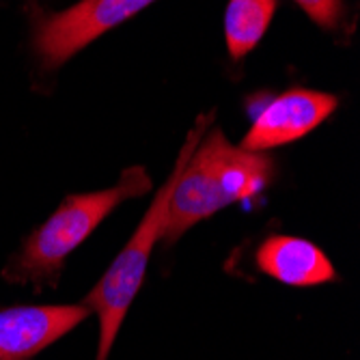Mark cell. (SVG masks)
I'll return each mask as SVG.
<instances>
[{
	"instance_id": "cell-1",
	"label": "cell",
	"mask_w": 360,
	"mask_h": 360,
	"mask_svg": "<svg viewBox=\"0 0 360 360\" xmlns=\"http://www.w3.org/2000/svg\"><path fill=\"white\" fill-rule=\"evenodd\" d=\"M272 177V158L233 147L218 127L212 129L177 177L162 238L173 244L199 220L264 192Z\"/></svg>"
},
{
	"instance_id": "cell-2",
	"label": "cell",
	"mask_w": 360,
	"mask_h": 360,
	"mask_svg": "<svg viewBox=\"0 0 360 360\" xmlns=\"http://www.w3.org/2000/svg\"><path fill=\"white\" fill-rule=\"evenodd\" d=\"M212 123V115H203L188 134L186 145L179 151V158L175 162V169L167 184L158 190V196L153 199L151 207L147 210L143 222L139 224L136 233L125 244V248L117 255L108 272L102 276V281L95 285V289L86 296L84 307L89 311H95L100 317V349H97V360H108L110 347L115 343V337L123 323V317L134 302L136 293L143 285L149 255L153 250V244L165 233V224L169 216V203L175 192L177 177L184 169V165L194 153L196 145L201 143L207 125Z\"/></svg>"
},
{
	"instance_id": "cell-3",
	"label": "cell",
	"mask_w": 360,
	"mask_h": 360,
	"mask_svg": "<svg viewBox=\"0 0 360 360\" xmlns=\"http://www.w3.org/2000/svg\"><path fill=\"white\" fill-rule=\"evenodd\" d=\"M151 179L143 167L121 175L115 188L89 194H74L32 233L18 261V278H44L60 270L65 257L78 248L121 201L149 192Z\"/></svg>"
},
{
	"instance_id": "cell-4",
	"label": "cell",
	"mask_w": 360,
	"mask_h": 360,
	"mask_svg": "<svg viewBox=\"0 0 360 360\" xmlns=\"http://www.w3.org/2000/svg\"><path fill=\"white\" fill-rule=\"evenodd\" d=\"M151 3L153 0H80L70 9L37 20L35 50L46 68H58L106 30Z\"/></svg>"
},
{
	"instance_id": "cell-5",
	"label": "cell",
	"mask_w": 360,
	"mask_h": 360,
	"mask_svg": "<svg viewBox=\"0 0 360 360\" xmlns=\"http://www.w3.org/2000/svg\"><path fill=\"white\" fill-rule=\"evenodd\" d=\"M337 108V97L319 91L291 89L261 110L242 141V149L264 153L307 136Z\"/></svg>"
},
{
	"instance_id": "cell-6",
	"label": "cell",
	"mask_w": 360,
	"mask_h": 360,
	"mask_svg": "<svg viewBox=\"0 0 360 360\" xmlns=\"http://www.w3.org/2000/svg\"><path fill=\"white\" fill-rule=\"evenodd\" d=\"M84 304L0 311V360H28L86 317Z\"/></svg>"
},
{
	"instance_id": "cell-7",
	"label": "cell",
	"mask_w": 360,
	"mask_h": 360,
	"mask_svg": "<svg viewBox=\"0 0 360 360\" xmlns=\"http://www.w3.org/2000/svg\"><path fill=\"white\" fill-rule=\"evenodd\" d=\"M257 264L261 272L285 285L309 287L335 278L333 264L315 244L289 236H274L261 244Z\"/></svg>"
},
{
	"instance_id": "cell-8",
	"label": "cell",
	"mask_w": 360,
	"mask_h": 360,
	"mask_svg": "<svg viewBox=\"0 0 360 360\" xmlns=\"http://www.w3.org/2000/svg\"><path fill=\"white\" fill-rule=\"evenodd\" d=\"M276 0H229L224 13V39L233 58L246 56L266 35Z\"/></svg>"
},
{
	"instance_id": "cell-9",
	"label": "cell",
	"mask_w": 360,
	"mask_h": 360,
	"mask_svg": "<svg viewBox=\"0 0 360 360\" xmlns=\"http://www.w3.org/2000/svg\"><path fill=\"white\" fill-rule=\"evenodd\" d=\"M296 3L321 28H335L343 15L341 0H296Z\"/></svg>"
}]
</instances>
